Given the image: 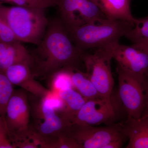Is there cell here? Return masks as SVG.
I'll return each mask as SVG.
<instances>
[{
  "label": "cell",
  "instance_id": "8",
  "mask_svg": "<svg viewBox=\"0 0 148 148\" xmlns=\"http://www.w3.org/2000/svg\"><path fill=\"white\" fill-rule=\"evenodd\" d=\"M61 21L68 31L86 24L108 19L93 0H58Z\"/></svg>",
  "mask_w": 148,
  "mask_h": 148
},
{
  "label": "cell",
  "instance_id": "20",
  "mask_svg": "<svg viewBox=\"0 0 148 148\" xmlns=\"http://www.w3.org/2000/svg\"><path fill=\"white\" fill-rule=\"evenodd\" d=\"M18 41L13 32L0 14V42H5Z\"/></svg>",
  "mask_w": 148,
  "mask_h": 148
},
{
  "label": "cell",
  "instance_id": "14",
  "mask_svg": "<svg viewBox=\"0 0 148 148\" xmlns=\"http://www.w3.org/2000/svg\"><path fill=\"white\" fill-rule=\"evenodd\" d=\"M21 43L0 42V71L4 72L10 66L20 63L30 66L32 61L30 51Z\"/></svg>",
  "mask_w": 148,
  "mask_h": 148
},
{
  "label": "cell",
  "instance_id": "3",
  "mask_svg": "<svg viewBox=\"0 0 148 148\" xmlns=\"http://www.w3.org/2000/svg\"><path fill=\"white\" fill-rule=\"evenodd\" d=\"M133 26L125 20L106 19L99 23L83 24L69 33L77 48L86 52L88 49L108 48L115 45Z\"/></svg>",
  "mask_w": 148,
  "mask_h": 148
},
{
  "label": "cell",
  "instance_id": "13",
  "mask_svg": "<svg viewBox=\"0 0 148 148\" xmlns=\"http://www.w3.org/2000/svg\"><path fill=\"white\" fill-rule=\"evenodd\" d=\"M122 130L129 139L127 148H148V116L127 119L122 123Z\"/></svg>",
  "mask_w": 148,
  "mask_h": 148
},
{
  "label": "cell",
  "instance_id": "7",
  "mask_svg": "<svg viewBox=\"0 0 148 148\" xmlns=\"http://www.w3.org/2000/svg\"><path fill=\"white\" fill-rule=\"evenodd\" d=\"M117 68L146 85L148 79V46L139 43L131 45L119 43L111 49Z\"/></svg>",
  "mask_w": 148,
  "mask_h": 148
},
{
  "label": "cell",
  "instance_id": "24",
  "mask_svg": "<svg viewBox=\"0 0 148 148\" xmlns=\"http://www.w3.org/2000/svg\"><path fill=\"white\" fill-rule=\"evenodd\" d=\"M146 101L145 107L142 115L148 116V79L146 85Z\"/></svg>",
  "mask_w": 148,
  "mask_h": 148
},
{
  "label": "cell",
  "instance_id": "6",
  "mask_svg": "<svg viewBox=\"0 0 148 148\" xmlns=\"http://www.w3.org/2000/svg\"><path fill=\"white\" fill-rule=\"evenodd\" d=\"M112 53L110 49H98L92 53L85 52L82 61L86 73L103 98L112 100L114 80L111 69Z\"/></svg>",
  "mask_w": 148,
  "mask_h": 148
},
{
  "label": "cell",
  "instance_id": "15",
  "mask_svg": "<svg viewBox=\"0 0 148 148\" xmlns=\"http://www.w3.org/2000/svg\"><path fill=\"white\" fill-rule=\"evenodd\" d=\"M93 1L108 19L125 20L134 24L136 18L131 13L130 0Z\"/></svg>",
  "mask_w": 148,
  "mask_h": 148
},
{
  "label": "cell",
  "instance_id": "5",
  "mask_svg": "<svg viewBox=\"0 0 148 148\" xmlns=\"http://www.w3.org/2000/svg\"><path fill=\"white\" fill-rule=\"evenodd\" d=\"M30 118L28 92L22 88L14 90L9 101L5 118L9 138L13 146L29 138Z\"/></svg>",
  "mask_w": 148,
  "mask_h": 148
},
{
  "label": "cell",
  "instance_id": "2",
  "mask_svg": "<svg viewBox=\"0 0 148 148\" xmlns=\"http://www.w3.org/2000/svg\"><path fill=\"white\" fill-rule=\"evenodd\" d=\"M32 96L29 99L31 116L29 139L38 143L40 148H52L58 138L69 135L73 123L56 110L49 97Z\"/></svg>",
  "mask_w": 148,
  "mask_h": 148
},
{
  "label": "cell",
  "instance_id": "18",
  "mask_svg": "<svg viewBox=\"0 0 148 148\" xmlns=\"http://www.w3.org/2000/svg\"><path fill=\"white\" fill-rule=\"evenodd\" d=\"M124 37L133 43L148 46V15L143 18H136L132 28Z\"/></svg>",
  "mask_w": 148,
  "mask_h": 148
},
{
  "label": "cell",
  "instance_id": "21",
  "mask_svg": "<svg viewBox=\"0 0 148 148\" xmlns=\"http://www.w3.org/2000/svg\"><path fill=\"white\" fill-rule=\"evenodd\" d=\"M53 148H81L79 143L69 135L58 138L53 145Z\"/></svg>",
  "mask_w": 148,
  "mask_h": 148
},
{
  "label": "cell",
  "instance_id": "11",
  "mask_svg": "<svg viewBox=\"0 0 148 148\" xmlns=\"http://www.w3.org/2000/svg\"><path fill=\"white\" fill-rule=\"evenodd\" d=\"M116 117L112 100L103 97L87 100L79 111L73 123L98 125L113 122Z\"/></svg>",
  "mask_w": 148,
  "mask_h": 148
},
{
  "label": "cell",
  "instance_id": "10",
  "mask_svg": "<svg viewBox=\"0 0 148 148\" xmlns=\"http://www.w3.org/2000/svg\"><path fill=\"white\" fill-rule=\"evenodd\" d=\"M119 94L127 119L142 116L146 105V85L117 68Z\"/></svg>",
  "mask_w": 148,
  "mask_h": 148
},
{
  "label": "cell",
  "instance_id": "1",
  "mask_svg": "<svg viewBox=\"0 0 148 148\" xmlns=\"http://www.w3.org/2000/svg\"><path fill=\"white\" fill-rule=\"evenodd\" d=\"M30 52L32 74L35 78L42 79H49L65 69L79 70L85 53L74 44L59 17L49 21L42 40Z\"/></svg>",
  "mask_w": 148,
  "mask_h": 148
},
{
  "label": "cell",
  "instance_id": "23",
  "mask_svg": "<svg viewBox=\"0 0 148 148\" xmlns=\"http://www.w3.org/2000/svg\"><path fill=\"white\" fill-rule=\"evenodd\" d=\"M14 148H40L38 143L30 139H26L15 143L14 145Z\"/></svg>",
  "mask_w": 148,
  "mask_h": 148
},
{
  "label": "cell",
  "instance_id": "19",
  "mask_svg": "<svg viewBox=\"0 0 148 148\" xmlns=\"http://www.w3.org/2000/svg\"><path fill=\"white\" fill-rule=\"evenodd\" d=\"M14 90L13 85L4 72L0 71V116L4 119L7 107Z\"/></svg>",
  "mask_w": 148,
  "mask_h": 148
},
{
  "label": "cell",
  "instance_id": "22",
  "mask_svg": "<svg viewBox=\"0 0 148 148\" xmlns=\"http://www.w3.org/2000/svg\"><path fill=\"white\" fill-rule=\"evenodd\" d=\"M0 148H14L8 135L5 119L0 116Z\"/></svg>",
  "mask_w": 148,
  "mask_h": 148
},
{
  "label": "cell",
  "instance_id": "9",
  "mask_svg": "<svg viewBox=\"0 0 148 148\" xmlns=\"http://www.w3.org/2000/svg\"><path fill=\"white\" fill-rule=\"evenodd\" d=\"M69 135L81 148H105L110 143L126 138L122 130V123L103 127L73 123Z\"/></svg>",
  "mask_w": 148,
  "mask_h": 148
},
{
  "label": "cell",
  "instance_id": "17",
  "mask_svg": "<svg viewBox=\"0 0 148 148\" xmlns=\"http://www.w3.org/2000/svg\"><path fill=\"white\" fill-rule=\"evenodd\" d=\"M71 76L73 87L86 99L88 100L101 97L86 73L79 69H72Z\"/></svg>",
  "mask_w": 148,
  "mask_h": 148
},
{
  "label": "cell",
  "instance_id": "12",
  "mask_svg": "<svg viewBox=\"0 0 148 148\" xmlns=\"http://www.w3.org/2000/svg\"><path fill=\"white\" fill-rule=\"evenodd\" d=\"M4 73L13 85L19 86L28 93L40 97L51 94L49 90L35 79L28 64H14L6 69Z\"/></svg>",
  "mask_w": 148,
  "mask_h": 148
},
{
  "label": "cell",
  "instance_id": "4",
  "mask_svg": "<svg viewBox=\"0 0 148 148\" xmlns=\"http://www.w3.org/2000/svg\"><path fill=\"white\" fill-rule=\"evenodd\" d=\"M46 9L33 8L0 4V14L21 42L37 45L40 42L47 29L49 21Z\"/></svg>",
  "mask_w": 148,
  "mask_h": 148
},
{
  "label": "cell",
  "instance_id": "16",
  "mask_svg": "<svg viewBox=\"0 0 148 148\" xmlns=\"http://www.w3.org/2000/svg\"><path fill=\"white\" fill-rule=\"evenodd\" d=\"M58 95L63 105L61 110L58 112L64 115L73 123L77 114L87 99L72 87L61 89L58 91Z\"/></svg>",
  "mask_w": 148,
  "mask_h": 148
}]
</instances>
